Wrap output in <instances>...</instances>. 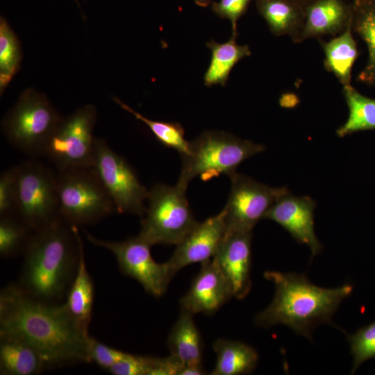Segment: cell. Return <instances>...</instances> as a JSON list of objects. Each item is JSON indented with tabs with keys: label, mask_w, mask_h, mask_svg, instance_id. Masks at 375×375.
I'll return each instance as SVG.
<instances>
[{
	"label": "cell",
	"mask_w": 375,
	"mask_h": 375,
	"mask_svg": "<svg viewBox=\"0 0 375 375\" xmlns=\"http://www.w3.org/2000/svg\"><path fill=\"white\" fill-rule=\"evenodd\" d=\"M0 334L17 337L34 347L47 368L91 362V336L69 312L65 303L33 299L16 284L0 293Z\"/></svg>",
	"instance_id": "6da1fadb"
},
{
	"label": "cell",
	"mask_w": 375,
	"mask_h": 375,
	"mask_svg": "<svg viewBox=\"0 0 375 375\" xmlns=\"http://www.w3.org/2000/svg\"><path fill=\"white\" fill-rule=\"evenodd\" d=\"M79 235L78 226L59 217L34 231L22 253L19 288L33 299L62 303L78 267Z\"/></svg>",
	"instance_id": "7a4b0ae2"
},
{
	"label": "cell",
	"mask_w": 375,
	"mask_h": 375,
	"mask_svg": "<svg viewBox=\"0 0 375 375\" xmlns=\"http://www.w3.org/2000/svg\"><path fill=\"white\" fill-rule=\"evenodd\" d=\"M264 277L274 283L275 294L271 303L254 317V324L263 328L283 324L309 340L317 326L333 324V314L353 292L351 283L324 288L303 274L266 271Z\"/></svg>",
	"instance_id": "3957f363"
},
{
	"label": "cell",
	"mask_w": 375,
	"mask_h": 375,
	"mask_svg": "<svg viewBox=\"0 0 375 375\" xmlns=\"http://www.w3.org/2000/svg\"><path fill=\"white\" fill-rule=\"evenodd\" d=\"M264 150L262 144L228 133L204 131L190 142L188 152L181 156L182 167L177 183L188 186L197 176L204 181L222 174L230 178L243 161Z\"/></svg>",
	"instance_id": "277c9868"
},
{
	"label": "cell",
	"mask_w": 375,
	"mask_h": 375,
	"mask_svg": "<svg viewBox=\"0 0 375 375\" xmlns=\"http://www.w3.org/2000/svg\"><path fill=\"white\" fill-rule=\"evenodd\" d=\"M62 118L44 94L28 88L5 115L1 128L13 147L35 158L43 156Z\"/></svg>",
	"instance_id": "5b68a950"
},
{
	"label": "cell",
	"mask_w": 375,
	"mask_h": 375,
	"mask_svg": "<svg viewBox=\"0 0 375 375\" xmlns=\"http://www.w3.org/2000/svg\"><path fill=\"white\" fill-rule=\"evenodd\" d=\"M57 199L58 217L70 226L93 224L116 212L92 167L58 171Z\"/></svg>",
	"instance_id": "8992f818"
},
{
	"label": "cell",
	"mask_w": 375,
	"mask_h": 375,
	"mask_svg": "<svg viewBox=\"0 0 375 375\" xmlns=\"http://www.w3.org/2000/svg\"><path fill=\"white\" fill-rule=\"evenodd\" d=\"M187 188L178 183L174 186L157 183L149 190L138 235L151 246L180 243L198 223L186 197Z\"/></svg>",
	"instance_id": "52a82bcc"
},
{
	"label": "cell",
	"mask_w": 375,
	"mask_h": 375,
	"mask_svg": "<svg viewBox=\"0 0 375 375\" xmlns=\"http://www.w3.org/2000/svg\"><path fill=\"white\" fill-rule=\"evenodd\" d=\"M15 167L17 194L13 214L33 231L58 218L57 173L36 160Z\"/></svg>",
	"instance_id": "ba28073f"
},
{
	"label": "cell",
	"mask_w": 375,
	"mask_h": 375,
	"mask_svg": "<svg viewBox=\"0 0 375 375\" xmlns=\"http://www.w3.org/2000/svg\"><path fill=\"white\" fill-rule=\"evenodd\" d=\"M97 120V111L92 104L63 117L49 140L43 157L58 171L92 167L96 140L93 130Z\"/></svg>",
	"instance_id": "9c48e42d"
},
{
	"label": "cell",
	"mask_w": 375,
	"mask_h": 375,
	"mask_svg": "<svg viewBox=\"0 0 375 375\" xmlns=\"http://www.w3.org/2000/svg\"><path fill=\"white\" fill-rule=\"evenodd\" d=\"M92 167L114 204L115 211L142 217L149 190L127 161L106 141L96 138Z\"/></svg>",
	"instance_id": "30bf717a"
},
{
	"label": "cell",
	"mask_w": 375,
	"mask_h": 375,
	"mask_svg": "<svg viewBox=\"0 0 375 375\" xmlns=\"http://www.w3.org/2000/svg\"><path fill=\"white\" fill-rule=\"evenodd\" d=\"M94 245L103 247L115 256L119 269L126 276L136 280L149 294L163 295L173 278L167 262L159 263L151 254V245L138 235L123 241H107L85 233Z\"/></svg>",
	"instance_id": "8fae6325"
},
{
	"label": "cell",
	"mask_w": 375,
	"mask_h": 375,
	"mask_svg": "<svg viewBox=\"0 0 375 375\" xmlns=\"http://www.w3.org/2000/svg\"><path fill=\"white\" fill-rule=\"evenodd\" d=\"M231 192L223 208L227 231H252L272 205L290 191L273 188L238 173L230 177Z\"/></svg>",
	"instance_id": "7c38bea8"
},
{
	"label": "cell",
	"mask_w": 375,
	"mask_h": 375,
	"mask_svg": "<svg viewBox=\"0 0 375 375\" xmlns=\"http://www.w3.org/2000/svg\"><path fill=\"white\" fill-rule=\"evenodd\" d=\"M227 232L224 211L198 222L166 262L172 277L183 267L211 260Z\"/></svg>",
	"instance_id": "4fadbf2b"
},
{
	"label": "cell",
	"mask_w": 375,
	"mask_h": 375,
	"mask_svg": "<svg viewBox=\"0 0 375 375\" xmlns=\"http://www.w3.org/2000/svg\"><path fill=\"white\" fill-rule=\"evenodd\" d=\"M315 201L307 196H294L290 192L281 197L269 208L264 219H271L299 243L307 245L312 257L323 249L314 229Z\"/></svg>",
	"instance_id": "5bb4252c"
},
{
	"label": "cell",
	"mask_w": 375,
	"mask_h": 375,
	"mask_svg": "<svg viewBox=\"0 0 375 375\" xmlns=\"http://www.w3.org/2000/svg\"><path fill=\"white\" fill-rule=\"evenodd\" d=\"M252 231H227L212 258L226 278L233 297L243 299L251 288Z\"/></svg>",
	"instance_id": "9a60e30c"
},
{
	"label": "cell",
	"mask_w": 375,
	"mask_h": 375,
	"mask_svg": "<svg viewBox=\"0 0 375 375\" xmlns=\"http://www.w3.org/2000/svg\"><path fill=\"white\" fill-rule=\"evenodd\" d=\"M233 297L219 267L212 258L201 264L188 292L181 298V310L212 315Z\"/></svg>",
	"instance_id": "2e32d148"
},
{
	"label": "cell",
	"mask_w": 375,
	"mask_h": 375,
	"mask_svg": "<svg viewBox=\"0 0 375 375\" xmlns=\"http://www.w3.org/2000/svg\"><path fill=\"white\" fill-rule=\"evenodd\" d=\"M303 10V26L297 42L340 34L352 24V4L346 0H311Z\"/></svg>",
	"instance_id": "e0dca14e"
},
{
	"label": "cell",
	"mask_w": 375,
	"mask_h": 375,
	"mask_svg": "<svg viewBox=\"0 0 375 375\" xmlns=\"http://www.w3.org/2000/svg\"><path fill=\"white\" fill-rule=\"evenodd\" d=\"M47 369L40 353L17 337L0 334V374L35 375Z\"/></svg>",
	"instance_id": "ac0fdd59"
},
{
	"label": "cell",
	"mask_w": 375,
	"mask_h": 375,
	"mask_svg": "<svg viewBox=\"0 0 375 375\" xmlns=\"http://www.w3.org/2000/svg\"><path fill=\"white\" fill-rule=\"evenodd\" d=\"M256 6L274 35H288L297 42L304 23L302 5L293 0H256Z\"/></svg>",
	"instance_id": "d6986e66"
},
{
	"label": "cell",
	"mask_w": 375,
	"mask_h": 375,
	"mask_svg": "<svg viewBox=\"0 0 375 375\" xmlns=\"http://www.w3.org/2000/svg\"><path fill=\"white\" fill-rule=\"evenodd\" d=\"M80 258L77 272L64 302L74 319L88 330L92 315L94 288L85 260L83 242L79 235Z\"/></svg>",
	"instance_id": "ffe728a7"
},
{
	"label": "cell",
	"mask_w": 375,
	"mask_h": 375,
	"mask_svg": "<svg viewBox=\"0 0 375 375\" xmlns=\"http://www.w3.org/2000/svg\"><path fill=\"white\" fill-rule=\"evenodd\" d=\"M238 35H231L224 42L210 40L206 43L211 51V58L204 76L203 83L207 87L221 85H226L231 72L242 59L251 55L248 45L238 44Z\"/></svg>",
	"instance_id": "44dd1931"
},
{
	"label": "cell",
	"mask_w": 375,
	"mask_h": 375,
	"mask_svg": "<svg viewBox=\"0 0 375 375\" xmlns=\"http://www.w3.org/2000/svg\"><path fill=\"white\" fill-rule=\"evenodd\" d=\"M193 315L181 310L167 338L170 354L183 365H202L203 344Z\"/></svg>",
	"instance_id": "7402d4cb"
},
{
	"label": "cell",
	"mask_w": 375,
	"mask_h": 375,
	"mask_svg": "<svg viewBox=\"0 0 375 375\" xmlns=\"http://www.w3.org/2000/svg\"><path fill=\"white\" fill-rule=\"evenodd\" d=\"M212 349L217 359L212 375L247 374L257 366V351L242 342L218 339L212 344Z\"/></svg>",
	"instance_id": "603a6c76"
},
{
	"label": "cell",
	"mask_w": 375,
	"mask_h": 375,
	"mask_svg": "<svg viewBox=\"0 0 375 375\" xmlns=\"http://www.w3.org/2000/svg\"><path fill=\"white\" fill-rule=\"evenodd\" d=\"M322 42L326 69L333 73L343 86L350 85L352 67L359 54L352 35V26L338 37Z\"/></svg>",
	"instance_id": "cb8c5ba5"
},
{
	"label": "cell",
	"mask_w": 375,
	"mask_h": 375,
	"mask_svg": "<svg viewBox=\"0 0 375 375\" xmlns=\"http://www.w3.org/2000/svg\"><path fill=\"white\" fill-rule=\"evenodd\" d=\"M352 31L365 42L368 58L358 81L375 85V0H361L352 3Z\"/></svg>",
	"instance_id": "d4e9b609"
},
{
	"label": "cell",
	"mask_w": 375,
	"mask_h": 375,
	"mask_svg": "<svg viewBox=\"0 0 375 375\" xmlns=\"http://www.w3.org/2000/svg\"><path fill=\"white\" fill-rule=\"evenodd\" d=\"M342 93L349 115L336 130L337 136L344 138L358 131L375 130V99L364 96L351 84L343 86Z\"/></svg>",
	"instance_id": "484cf974"
},
{
	"label": "cell",
	"mask_w": 375,
	"mask_h": 375,
	"mask_svg": "<svg viewBox=\"0 0 375 375\" xmlns=\"http://www.w3.org/2000/svg\"><path fill=\"white\" fill-rule=\"evenodd\" d=\"M22 52L19 40L3 17L0 19V93L5 91L20 69Z\"/></svg>",
	"instance_id": "4316f807"
},
{
	"label": "cell",
	"mask_w": 375,
	"mask_h": 375,
	"mask_svg": "<svg viewBox=\"0 0 375 375\" xmlns=\"http://www.w3.org/2000/svg\"><path fill=\"white\" fill-rule=\"evenodd\" d=\"M113 100L123 110L144 123L156 139L163 146L176 150L181 156H183L188 152L190 142L185 138V131L181 124L177 122L150 119L136 112L117 97H113Z\"/></svg>",
	"instance_id": "83f0119b"
},
{
	"label": "cell",
	"mask_w": 375,
	"mask_h": 375,
	"mask_svg": "<svg viewBox=\"0 0 375 375\" xmlns=\"http://www.w3.org/2000/svg\"><path fill=\"white\" fill-rule=\"evenodd\" d=\"M0 217L1 257L9 258L22 254L33 231L15 214Z\"/></svg>",
	"instance_id": "f1b7e54d"
},
{
	"label": "cell",
	"mask_w": 375,
	"mask_h": 375,
	"mask_svg": "<svg viewBox=\"0 0 375 375\" xmlns=\"http://www.w3.org/2000/svg\"><path fill=\"white\" fill-rule=\"evenodd\" d=\"M347 341L353 357L351 374L365 361L375 358V320L348 335Z\"/></svg>",
	"instance_id": "f546056e"
},
{
	"label": "cell",
	"mask_w": 375,
	"mask_h": 375,
	"mask_svg": "<svg viewBox=\"0 0 375 375\" xmlns=\"http://www.w3.org/2000/svg\"><path fill=\"white\" fill-rule=\"evenodd\" d=\"M154 358L127 353L108 371L114 375H150Z\"/></svg>",
	"instance_id": "4dcf8cb0"
},
{
	"label": "cell",
	"mask_w": 375,
	"mask_h": 375,
	"mask_svg": "<svg viewBox=\"0 0 375 375\" xmlns=\"http://www.w3.org/2000/svg\"><path fill=\"white\" fill-rule=\"evenodd\" d=\"M251 0H218L212 2L211 10L220 18L231 24L232 35H238V22L245 13Z\"/></svg>",
	"instance_id": "1f68e13d"
},
{
	"label": "cell",
	"mask_w": 375,
	"mask_h": 375,
	"mask_svg": "<svg viewBox=\"0 0 375 375\" xmlns=\"http://www.w3.org/2000/svg\"><path fill=\"white\" fill-rule=\"evenodd\" d=\"M17 194L15 166L3 171L0 176V217L13 214Z\"/></svg>",
	"instance_id": "d6a6232c"
},
{
	"label": "cell",
	"mask_w": 375,
	"mask_h": 375,
	"mask_svg": "<svg viewBox=\"0 0 375 375\" xmlns=\"http://www.w3.org/2000/svg\"><path fill=\"white\" fill-rule=\"evenodd\" d=\"M89 353L91 362L108 370L114 364L122 360L127 353L110 347L91 337Z\"/></svg>",
	"instance_id": "836d02e7"
},
{
	"label": "cell",
	"mask_w": 375,
	"mask_h": 375,
	"mask_svg": "<svg viewBox=\"0 0 375 375\" xmlns=\"http://www.w3.org/2000/svg\"><path fill=\"white\" fill-rule=\"evenodd\" d=\"M206 372L203 365H183L178 375H203Z\"/></svg>",
	"instance_id": "e575fe53"
},
{
	"label": "cell",
	"mask_w": 375,
	"mask_h": 375,
	"mask_svg": "<svg viewBox=\"0 0 375 375\" xmlns=\"http://www.w3.org/2000/svg\"><path fill=\"white\" fill-rule=\"evenodd\" d=\"M195 3L201 7H206L212 3L213 0H194Z\"/></svg>",
	"instance_id": "d590c367"
},
{
	"label": "cell",
	"mask_w": 375,
	"mask_h": 375,
	"mask_svg": "<svg viewBox=\"0 0 375 375\" xmlns=\"http://www.w3.org/2000/svg\"><path fill=\"white\" fill-rule=\"evenodd\" d=\"M293 1L300 3L303 6H304L307 3H308L311 0H293Z\"/></svg>",
	"instance_id": "8d00e7d4"
},
{
	"label": "cell",
	"mask_w": 375,
	"mask_h": 375,
	"mask_svg": "<svg viewBox=\"0 0 375 375\" xmlns=\"http://www.w3.org/2000/svg\"><path fill=\"white\" fill-rule=\"evenodd\" d=\"M361 1V0H353V2H357V1Z\"/></svg>",
	"instance_id": "74e56055"
},
{
	"label": "cell",
	"mask_w": 375,
	"mask_h": 375,
	"mask_svg": "<svg viewBox=\"0 0 375 375\" xmlns=\"http://www.w3.org/2000/svg\"><path fill=\"white\" fill-rule=\"evenodd\" d=\"M78 2V0H76Z\"/></svg>",
	"instance_id": "f35d334b"
}]
</instances>
